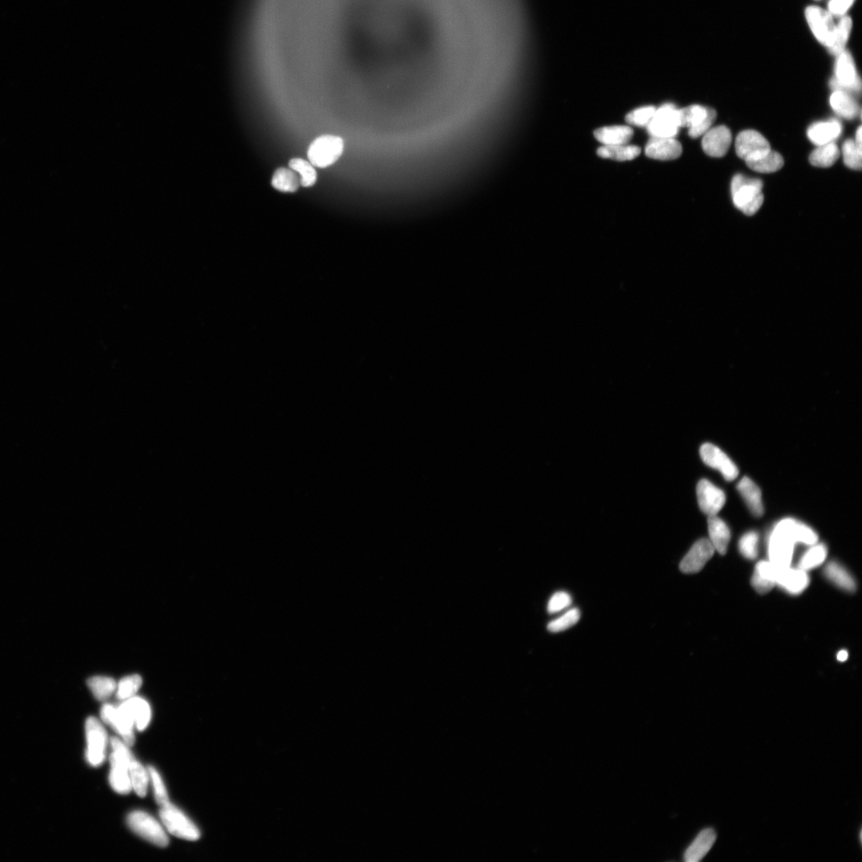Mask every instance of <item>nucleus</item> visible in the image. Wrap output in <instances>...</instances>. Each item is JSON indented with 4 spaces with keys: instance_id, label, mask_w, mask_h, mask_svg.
Listing matches in <instances>:
<instances>
[{
    "instance_id": "8",
    "label": "nucleus",
    "mask_w": 862,
    "mask_h": 862,
    "mask_svg": "<svg viewBox=\"0 0 862 862\" xmlns=\"http://www.w3.org/2000/svg\"><path fill=\"white\" fill-rule=\"evenodd\" d=\"M805 16L816 39L827 49L830 48L837 27L831 13L819 6H809L806 9Z\"/></svg>"
},
{
    "instance_id": "9",
    "label": "nucleus",
    "mask_w": 862,
    "mask_h": 862,
    "mask_svg": "<svg viewBox=\"0 0 862 862\" xmlns=\"http://www.w3.org/2000/svg\"><path fill=\"white\" fill-rule=\"evenodd\" d=\"M715 118V110L700 105L680 110V127L688 128V135L692 138L705 135L712 128Z\"/></svg>"
},
{
    "instance_id": "36",
    "label": "nucleus",
    "mask_w": 862,
    "mask_h": 862,
    "mask_svg": "<svg viewBox=\"0 0 862 862\" xmlns=\"http://www.w3.org/2000/svg\"><path fill=\"white\" fill-rule=\"evenodd\" d=\"M111 746L112 749H113V752H112L110 757V764L130 769L131 764L135 761V759L130 752L126 743L114 737V738L111 739Z\"/></svg>"
},
{
    "instance_id": "48",
    "label": "nucleus",
    "mask_w": 862,
    "mask_h": 862,
    "mask_svg": "<svg viewBox=\"0 0 862 862\" xmlns=\"http://www.w3.org/2000/svg\"><path fill=\"white\" fill-rule=\"evenodd\" d=\"M855 142H857V143L859 144V146L862 147V144H861V142H862V128H861V127H860L858 129V130H857V132H856V138H855Z\"/></svg>"
},
{
    "instance_id": "42",
    "label": "nucleus",
    "mask_w": 862,
    "mask_h": 862,
    "mask_svg": "<svg viewBox=\"0 0 862 862\" xmlns=\"http://www.w3.org/2000/svg\"><path fill=\"white\" fill-rule=\"evenodd\" d=\"M581 618V611L578 609H572L548 624V630L551 633H560L574 626Z\"/></svg>"
},
{
    "instance_id": "18",
    "label": "nucleus",
    "mask_w": 862,
    "mask_h": 862,
    "mask_svg": "<svg viewBox=\"0 0 862 862\" xmlns=\"http://www.w3.org/2000/svg\"><path fill=\"white\" fill-rule=\"evenodd\" d=\"M682 152L681 144L675 137H651L646 147V154L650 159L661 161L675 160Z\"/></svg>"
},
{
    "instance_id": "3",
    "label": "nucleus",
    "mask_w": 862,
    "mask_h": 862,
    "mask_svg": "<svg viewBox=\"0 0 862 862\" xmlns=\"http://www.w3.org/2000/svg\"><path fill=\"white\" fill-rule=\"evenodd\" d=\"M345 149L344 140L340 137L322 135L309 146L308 157L313 167L326 168L337 162Z\"/></svg>"
},
{
    "instance_id": "32",
    "label": "nucleus",
    "mask_w": 862,
    "mask_h": 862,
    "mask_svg": "<svg viewBox=\"0 0 862 862\" xmlns=\"http://www.w3.org/2000/svg\"><path fill=\"white\" fill-rule=\"evenodd\" d=\"M853 28V21L850 16H845L840 19L834 38L833 44L829 52L834 56H838L846 50L848 38H850Z\"/></svg>"
},
{
    "instance_id": "40",
    "label": "nucleus",
    "mask_w": 862,
    "mask_h": 862,
    "mask_svg": "<svg viewBox=\"0 0 862 862\" xmlns=\"http://www.w3.org/2000/svg\"><path fill=\"white\" fill-rule=\"evenodd\" d=\"M142 677L132 675L123 678L117 685V697L121 700H127L134 697L142 686Z\"/></svg>"
},
{
    "instance_id": "24",
    "label": "nucleus",
    "mask_w": 862,
    "mask_h": 862,
    "mask_svg": "<svg viewBox=\"0 0 862 862\" xmlns=\"http://www.w3.org/2000/svg\"><path fill=\"white\" fill-rule=\"evenodd\" d=\"M594 136L603 146H618L629 144L634 136V130L626 126L605 127L596 130Z\"/></svg>"
},
{
    "instance_id": "19",
    "label": "nucleus",
    "mask_w": 862,
    "mask_h": 862,
    "mask_svg": "<svg viewBox=\"0 0 862 862\" xmlns=\"http://www.w3.org/2000/svg\"><path fill=\"white\" fill-rule=\"evenodd\" d=\"M842 126L838 120L816 122L809 127L807 136L816 146L834 142L841 135Z\"/></svg>"
},
{
    "instance_id": "39",
    "label": "nucleus",
    "mask_w": 862,
    "mask_h": 862,
    "mask_svg": "<svg viewBox=\"0 0 862 862\" xmlns=\"http://www.w3.org/2000/svg\"><path fill=\"white\" fill-rule=\"evenodd\" d=\"M842 154H843L844 163L848 168L854 170L861 169L862 147L859 146L856 142L852 140H846L842 146Z\"/></svg>"
},
{
    "instance_id": "30",
    "label": "nucleus",
    "mask_w": 862,
    "mask_h": 862,
    "mask_svg": "<svg viewBox=\"0 0 862 862\" xmlns=\"http://www.w3.org/2000/svg\"><path fill=\"white\" fill-rule=\"evenodd\" d=\"M839 157V147L834 142H831L814 149L809 156V162L816 167L828 168L832 167Z\"/></svg>"
},
{
    "instance_id": "11",
    "label": "nucleus",
    "mask_w": 862,
    "mask_h": 862,
    "mask_svg": "<svg viewBox=\"0 0 862 862\" xmlns=\"http://www.w3.org/2000/svg\"><path fill=\"white\" fill-rule=\"evenodd\" d=\"M700 453L703 462L719 471L727 481L732 482L739 476L738 467L719 447L705 443L700 447Z\"/></svg>"
},
{
    "instance_id": "34",
    "label": "nucleus",
    "mask_w": 862,
    "mask_h": 862,
    "mask_svg": "<svg viewBox=\"0 0 862 862\" xmlns=\"http://www.w3.org/2000/svg\"><path fill=\"white\" fill-rule=\"evenodd\" d=\"M88 685L95 698L100 701L108 700L117 689L115 680L107 676L92 677L88 680Z\"/></svg>"
},
{
    "instance_id": "31",
    "label": "nucleus",
    "mask_w": 862,
    "mask_h": 862,
    "mask_svg": "<svg viewBox=\"0 0 862 862\" xmlns=\"http://www.w3.org/2000/svg\"><path fill=\"white\" fill-rule=\"evenodd\" d=\"M272 186L284 193H294L301 186L300 179L292 169L280 168L275 170L272 179Z\"/></svg>"
},
{
    "instance_id": "47",
    "label": "nucleus",
    "mask_w": 862,
    "mask_h": 862,
    "mask_svg": "<svg viewBox=\"0 0 862 862\" xmlns=\"http://www.w3.org/2000/svg\"><path fill=\"white\" fill-rule=\"evenodd\" d=\"M848 655L847 651L845 650H841L838 654L837 659L840 662H845L848 659Z\"/></svg>"
},
{
    "instance_id": "20",
    "label": "nucleus",
    "mask_w": 862,
    "mask_h": 862,
    "mask_svg": "<svg viewBox=\"0 0 862 862\" xmlns=\"http://www.w3.org/2000/svg\"><path fill=\"white\" fill-rule=\"evenodd\" d=\"M118 708L129 715L140 732H142L148 727L151 718V710L146 700L140 697H131Z\"/></svg>"
},
{
    "instance_id": "17",
    "label": "nucleus",
    "mask_w": 862,
    "mask_h": 862,
    "mask_svg": "<svg viewBox=\"0 0 862 862\" xmlns=\"http://www.w3.org/2000/svg\"><path fill=\"white\" fill-rule=\"evenodd\" d=\"M732 142V135L725 126L710 128L703 135L702 147L708 156L722 157L725 156Z\"/></svg>"
},
{
    "instance_id": "44",
    "label": "nucleus",
    "mask_w": 862,
    "mask_h": 862,
    "mask_svg": "<svg viewBox=\"0 0 862 862\" xmlns=\"http://www.w3.org/2000/svg\"><path fill=\"white\" fill-rule=\"evenodd\" d=\"M148 771L154 787V796L157 804L161 806L168 804V793L166 787H164V782L160 774L157 773L155 768L153 767H149Z\"/></svg>"
},
{
    "instance_id": "45",
    "label": "nucleus",
    "mask_w": 862,
    "mask_h": 862,
    "mask_svg": "<svg viewBox=\"0 0 862 862\" xmlns=\"http://www.w3.org/2000/svg\"><path fill=\"white\" fill-rule=\"evenodd\" d=\"M572 597L565 592H557L550 598L548 604V611L551 614H557L559 611L567 609L572 604Z\"/></svg>"
},
{
    "instance_id": "26",
    "label": "nucleus",
    "mask_w": 862,
    "mask_h": 862,
    "mask_svg": "<svg viewBox=\"0 0 862 862\" xmlns=\"http://www.w3.org/2000/svg\"><path fill=\"white\" fill-rule=\"evenodd\" d=\"M832 109L846 120H852L861 112L855 98L845 91L834 90L830 98Z\"/></svg>"
},
{
    "instance_id": "7",
    "label": "nucleus",
    "mask_w": 862,
    "mask_h": 862,
    "mask_svg": "<svg viewBox=\"0 0 862 862\" xmlns=\"http://www.w3.org/2000/svg\"><path fill=\"white\" fill-rule=\"evenodd\" d=\"M646 128L653 137H676L681 128L680 109L671 103L656 108L653 120Z\"/></svg>"
},
{
    "instance_id": "22",
    "label": "nucleus",
    "mask_w": 862,
    "mask_h": 862,
    "mask_svg": "<svg viewBox=\"0 0 862 862\" xmlns=\"http://www.w3.org/2000/svg\"><path fill=\"white\" fill-rule=\"evenodd\" d=\"M716 840V833L713 829H705L695 838L692 844L684 853V859L687 862H699L713 846Z\"/></svg>"
},
{
    "instance_id": "4",
    "label": "nucleus",
    "mask_w": 862,
    "mask_h": 862,
    "mask_svg": "<svg viewBox=\"0 0 862 862\" xmlns=\"http://www.w3.org/2000/svg\"><path fill=\"white\" fill-rule=\"evenodd\" d=\"M836 57L835 76L831 82V88L834 90L845 91L853 96L860 95L861 81L851 52L845 50Z\"/></svg>"
},
{
    "instance_id": "33",
    "label": "nucleus",
    "mask_w": 862,
    "mask_h": 862,
    "mask_svg": "<svg viewBox=\"0 0 862 862\" xmlns=\"http://www.w3.org/2000/svg\"><path fill=\"white\" fill-rule=\"evenodd\" d=\"M828 551L825 545L816 543L802 555L798 564V568L806 572L817 568L824 563Z\"/></svg>"
},
{
    "instance_id": "35",
    "label": "nucleus",
    "mask_w": 862,
    "mask_h": 862,
    "mask_svg": "<svg viewBox=\"0 0 862 862\" xmlns=\"http://www.w3.org/2000/svg\"><path fill=\"white\" fill-rule=\"evenodd\" d=\"M110 783L115 791L121 794H127L132 789L130 769L121 766L111 765Z\"/></svg>"
},
{
    "instance_id": "12",
    "label": "nucleus",
    "mask_w": 862,
    "mask_h": 862,
    "mask_svg": "<svg viewBox=\"0 0 862 862\" xmlns=\"http://www.w3.org/2000/svg\"><path fill=\"white\" fill-rule=\"evenodd\" d=\"M103 720L120 734L124 742L128 747H132L135 737L134 733L135 722L127 713L120 708L105 704L101 710Z\"/></svg>"
},
{
    "instance_id": "6",
    "label": "nucleus",
    "mask_w": 862,
    "mask_h": 862,
    "mask_svg": "<svg viewBox=\"0 0 862 862\" xmlns=\"http://www.w3.org/2000/svg\"><path fill=\"white\" fill-rule=\"evenodd\" d=\"M127 822L131 830L151 843L159 847L169 845V838L163 827L149 814L135 811L129 814Z\"/></svg>"
},
{
    "instance_id": "21",
    "label": "nucleus",
    "mask_w": 862,
    "mask_h": 862,
    "mask_svg": "<svg viewBox=\"0 0 862 862\" xmlns=\"http://www.w3.org/2000/svg\"><path fill=\"white\" fill-rule=\"evenodd\" d=\"M778 566L771 562L762 561L757 564L752 579V584L757 593L766 594L776 585V572Z\"/></svg>"
},
{
    "instance_id": "49",
    "label": "nucleus",
    "mask_w": 862,
    "mask_h": 862,
    "mask_svg": "<svg viewBox=\"0 0 862 862\" xmlns=\"http://www.w3.org/2000/svg\"><path fill=\"white\" fill-rule=\"evenodd\" d=\"M816 1H821V0H816Z\"/></svg>"
},
{
    "instance_id": "14",
    "label": "nucleus",
    "mask_w": 862,
    "mask_h": 862,
    "mask_svg": "<svg viewBox=\"0 0 862 862\" xmlns=\"http://www.w3.org/2000/svg\"><path fill=\"white\" fill-rule=\"evenodd\" d=\"M696 491L700 508L708 516L716 515L725 505V492L708 480H700L697 485Z\"/></svg>"
},
{
    "instance_id": "2",
    "label": "nucleus",
    "mask_w": 862,
    "mask_h": 862,
    "mask_svg": "<svg viewBox=\"0 0 862 862\" xmlns=\"http://www.w3.org/2000/svg\"><path fill=\"white\" fill-rule=\"evenodd\" d=\"M762 182L759 179H750L742 174L733 177L730 191L735 207L747 216H752L762 206Z\"/></svg>"
},
{
    "instance_id": "38",
    "label": "nucleus",
    "mask_w": 862,
    "mask_h": 862,
    "mask_svg": "<svg viewBox=\"0 0 862 862\" xmlns=\"http://www.w3.org/2000/svg\"><path fill=\"white\" fill-rule=\"evenodd\" d=\"M130 776L131 784L136 794L140 797L144 798L147 794L149 781L146 769L142 767L141 763L135 760L130 767Z\"/></svg>"
},
{
    "instance_id": "27",
    "label": "nucleus",
    "mask_w": 862,
    "mask_h": 862,
    "mask_svg": "<svg viewBox=\"0 0 862 862\" xmlns=\"http://www.w3.org/2000/svg\"><path fill=\"white\" fill-rule=\"evenodd\" d=\"M824 574L829 581L842 590L848 592V593H853L856 590L857 587L854 579L850 572L838 562L828 563L824 569Z\"/></svg>"
},
{
    "instance_id": "15",
    "label": "nucleus",
    "mask_w": 862,
    "mask_h": 862,
    "mask_svg": "<svg viewBox=\"0 0 862 862\" xmlns=\"http://www.w3.org/2000/svg\"><path fill=\"white\" fill-rule=\"evenodd\" d=\"M715 548L708 539H701L690 548L680 564L683 574H692L701 571L715 554Z\"/></svg>"
},
{
    "instance_id": "37",
    "label": "nucleus",
    "mask_w": 862,
    "mask_h": 862,
    "mask_svg": "<svg viewBox=\"0 0 862 862\" xmlns=\"http://www.w3.org/2000/svg\"><path fill=\"white\" fill-rule=\"evenodd\" d=\"M289 167L300 175L302 186L311 187L317 182V171L310 162L302 159H293L289 162Z\"/></svg>"
},
{
    "instance_id": "41",
    "label": "nucleus",
    "mask_w": 862,
    "mask_h": 862,
    "mask_svg": "<svg viewBox=\"0 0 862 862\" xmlns=\"http://www.w3.org/2000/svg\"><path fill=\"white\" fill-rule=\"evenodd\" d=\"M759 536L755 531L747 532L739 542V549L743 557L748 560H755L759 554Z\"/></svg>"
},
{
    "instance_id": "43",
    "label": "nucleus",
    "mask_w": 862,
    "mask_h": 862,
    "mask_svg": "<svg viewBox=\"0 0 862 862\" xmlns=\"http://www.w3.org/2000/svg\"><path fill=\"white\" fill-rule=\"evenodd\" d=\"M656 108L653 106L643 107L631 111L625 120L631 126L647 127L653 120Z\"/></svg>"
},
{
    "instance_id": "13",
    "label": "nucleus",
    "mask_w": 862,
    "mask_h": 862,
    "mask_svg": "<svg viewBox=\"0 0 862 862\" xmlns=\"http://www.w3.org/2000/svg\"><path fill=\"white\" fill-rule=\"evenodd\" d=\"M771 149L769 143L760 133L755 130L742 131L736 137V154L745 162L755 159Z\"/></svg>"
},
{
    "instance_id": "16",
    "label": "nucleus",
    "mask_w": 862,
    "mask_h": 862,
    "mask_svg": "<svg viewBox=\"0 0 862 862\" xmlns=\"http://www.w3.org/2000/svg\"><path fill=\"white\" fill-rule=\"evenodd\" d=\"M778 566V565H777ZM776 585L784 589L792 595H799L806 589L809 584V577L807 572L789 567L778 566L775 578Z\"/></svg>"
},
{
    "instance_id": "25",
    "label": "nucleus",
    "mask_w": 862,
    "mask_h": 862,
    "mask_svg": "<svg viewBox=\"0 0 862 862\" xmlns=\"http://www.w3.org/2000/svg\"><path fill=\"white\" fill-rule=\"evenodd\" d=\"M737 489L753 515L761 517L764 513V508H763L762 493L759 486L752 479L745 477L737 485Z\"/></svg>"
},
{
    "instance_id": "23",
    "label": "nucleus",
    "mask_w": 862,
    "mask_h": 862,
    "mask_svg": "<svg viewBox=\"0 0 862 862\" xmlns=\"http://www.w3.org/2000/svg\"><path fill=\"white\" fill-rule=\"evenodd\" d=\"M708 525L709 541L720 554L725 555L730 540V531L728 526L716 515L708 516Z\"/></svg>"
},
{
    "instance_id": "46",
    "label": "nucleus",
    "mask_w": 862,
    "mask_h": 862,
    "mask_svg": "<svg viewBox=\"0 0 862 862\" xmlns=\"http://www.w3.org/2000/svg\"><path fill=\"white\" fill-rule=\"evenodd\" d=\"M855 1L856 0H829L827 11L833 17L841 18L846 16Z\"/></svg>"
},
{
    "instance_id": "10",
    "label": "nucleus",
    "mask_w": 862,
    "mask_h": 862,
    "mask_svg": "<svg viewBox=\"0 0 862 862\" xmlns=\"http://www.w3.org/2000/svg\"><path fill=\"white\" fill-rule=\"evenodd\" d=\"M85 736H87L88 750L87 759L90 764L98 767L106 758L108 737L106 730L101 722L94 717H90L85 722Z\"/></svg>"
},
{
    "instance_id": "1",
    "label": "nucleus",
    "mask_w": 862,
    "mask_h": 862,
    "mask_svg": "<svg viewBox=\"0 0 862 862\" xmlns=\"http://www.w3.org/2000/svg\"><path fill=\"white\" fill-rule=\"evenodd\" d=\"M818 541V535L806 524L793 518L783 519L774 526L769 537V562L780 567H789L796 544L811 546Z\"/></svg>"
},
{
    "instance_id": "5",
    "label": "nucleus",
    "mask_w": 862,
    "mask_h": 862,
    "mask_svg": "<svg viewBox=\"0 0 862 862\" xmlns=\"http://www.w3.org/2000/svg\"><path fill=\"white\" fill-rule=\"evenodd\" d=\"M159 814L164 826L175 837L188 841H196L200 839L199 828L179 808L169 804V801L162 806Z\"/></svg>"
},
{
    "instance_id": "28",
    "label": "nucleus",
    "mask_w": 862,
    "mask_h": 862,
    "mask_svg": "<svg viewBox=\"0 0 862 862\" xmlns=\"http://www.w3.org/2000/svg\"><path fill=\"white\" fill-rule=\"evenodd\" d=\"M746 163L747 167L755 172L769 174L782 169L784 164V160L780 154L771 149L755 159L746 161Z\"/></svg>"
},
{
    "instance_id": "29",
    "label": "nucleus",
    "mask_w": 862,
    "mask_h": 862,
    "mask_svg": "<svg viewBox=\"0 0 862 862\" xmlns=\"http://www.w3.org/2000/svg\"><path fill=\"white\" fill-rule=\"evenodd\" d=\"M641 152L640 147L631 146L629 144L610 147L603 146L597 150V154L602 159L621 162L634 160L641 154Z\"/></svg>"
}]
</instances>
